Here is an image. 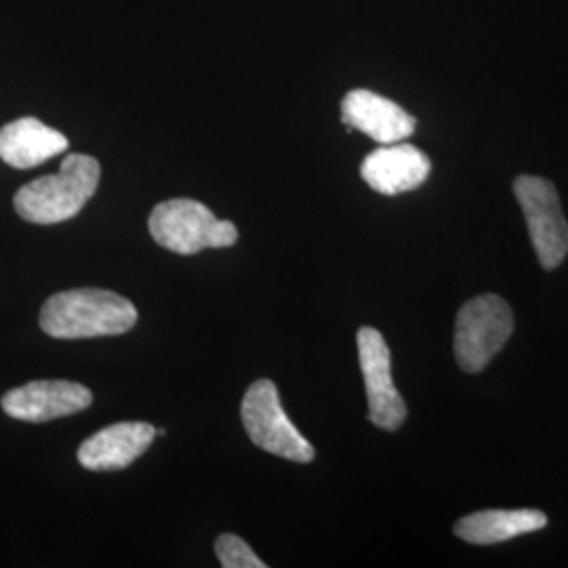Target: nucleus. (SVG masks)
<instances>
[{"instance_id":"f257e3e1","label":"nucleus","mask_w":568,"mask_h":568,"mask_svg":"<svg viewBox=\"0 0 568 568\" xmlns=\"http://www.w3.org/2000/svg\"><path fill=\"white\" fill-rule=\"evenodd\" d=\"M138 325V307L103 288H72L51 295L41 310V328L53 339L122 335Z\"/></svg>"},{"instance_id":"f03ea898","label":"nucleus","mask_w":568,"mask_h":568,"mask_svg":"<svg viewBox=\"0 0 568 568\" xmlns=\"http://www.w3.org/2000/svg\"><path fill=\"white\" fill-rule=\"evenodd\" d=\"M102 178V166L89 154H68L60 173L44 175L21 185L13 199L21 220L30 224H63L77 217L93 199Z\"/></svg>"},{"instance_id":"7ed1b4c3","label":"nucleus","mask_w":568,"mask_h":568,"mask_svg":"<svg viewBox=\"0 0 568 568\" xmlns=\"http://www.w3.org/2000/svg\"><path fill=\"white\" fill-rule=\"evenodd\" d=\"M148 227L156 244L178 255H196L204 248H225L239 241L232 222L217 220L209 206L192 199H173L156 204Z\"/></svg>"},{"instance_id":"20e7f679","label":"nucleus","mask_w":568,"mask_h":568,"mask_svg":"<svg viewBox=\"0 0 568 568\" xmlns=\"http://www.w3.org/2000/svg\"><path fill=\"white\" fill-rule=\"evenodd\" d=\"M514 333V314L499 295H478L462 305L455 321V358L466 373H480Z\"/></svg>"},{"instance_id":"39448f33","label":"nucleus","mask_w":568,"mask_h":568,"mask_svg":"<svg viewBox=\"0 0 568 568\" xmlns=\"http://www.w3.org/2000/svg\"><path fill=\"white\" fill-rule=\"evenodd\" d=\"M243 426L255 447L264 448L295 464H310L316 457L314 447L286 417L278 387L270 379H260L246 389L241 406Z\"/></svg>"},{"instance_id":"423d86ee","label":"nucleus","mask_w":568,"mask_h":568,"mask_svg":"<svg viewBox=\"0 0 568 568\" xmlns=\"http://www.w3.org/2000/svg\"><path fill=\"white\" fill-rule=\"evenodd\" d=\"M514 194L527 217L528 234L544 270L560 267L568 255V222L554 183L535 175H520Z\"/></svg>"},{"instance_id":"0eeeda50","label":"nucleus","mask_w":568,"mask_h":568,"mask_svg":"<svg viewBox=\"0 0 568 568\" xmlns=\"http://www.w3.org/2000/svg\"><path fill=\"white\" fill-rule=\"evenodd\" d=\"M358 356L368 398V419L373 426L396 432L405 424L406 405L392 379V354L382 333L373 326L358 331Z\"/></svg>"},{"instance_id":"6e6552de","label":"nucleus","mask_w":568,"mask_h":568,"mask_svg":"<svg viewBox=\"0 0 568 568\" xmlns=\"http://www.w3.org/2000/svg\"><path fill=\"white\" fill-rule=\"evenodd\" d=\"M93 403L89 387L74 382H30L7 392L0 400L2 410L28 424H44L60 417L81 413Z\"/></svg>"},{"instance_id":"1a4fd4ad","label":"nucleus","mask_w":568,"mask_h":568,"mask_svg":"<svg viewBox=\"0 0 568 568\" xmlns=\"http://www.w3.org/2000/svg\"><path fill=\"white\" fill-rule=\"evenodd\" d=\"M432 163L426 154L410 143H389L371 152L363 161L361 175L375 192L396 196L413 192L426 183Z\"/></svg>"},{"instance_id":"9d476101","label":"nucleus","mask_w":568,"mask_h":568,"mask_svg":"<svg viewBox=\"0 0 568 568\" xmlns=\"http://www.w3.org/2000/svg\"><path fill=\"white\" fill-rule=\"evenodd\" d=\"M342 119L349 129L365 133L382 145L403 142L413 135L417 124L398 103L366 89H354L345 95Z\"/></svg>"},{"instance_id":"9b49d317","label":"nucleus","mask_w":568,"mask_h":568,"mask_svg":"<svg viewBox=\"0 0 568 568\" xmlns=\"http://www.w3.org/2000/svg\"><path fill=\"white\" fill-rule=\"evenodd\" d=\"M156 429L143 422L103 427L79 447V464L91 471H116L131 466L152 447Z\"/></svg>"},{"instance_id":"f8f14e48","label":"nucleus","mask_w":568,"mask_h":568,"mask_svg":"<svg viewBox=\"0 0 568 568\" xmlns=\"http://www.w3.org/2000/svg\"><path fill=\"white\" fill-rule=\"evenodd\" d=\"M68 138L32 116L0 129V159L13 169H34L68 150Z\"/></svg>"},{"instance_id":"ddd939ff","label":"nucleus","mask_w":568,"mask_h":568,"mask_svg":"<svg viewBox=\"0 0 568 568\" xmlns=\"http://www.w3.org/2000/svg\"><path fill=\"white\" fill-rule=\"evenodd\" d=\"M546 527L548 516L539 509H487L462 518L453 530L466 544L495 546Z\"/></svg>"},{"instance_id":"4468645a","label":"nucleus","mask_w":568,"mask_h":568,"mask_svg":"<svg viewBox=\"0 0 568 568\" xmlns=\"http://www.w3.org/2000/svg\"><path fill=\"white\" fill-rule=\"evenodd\" d=\"M215 554L224 568H265V562L236 535L217 537Z\"/></svg>"}]
</instances>
